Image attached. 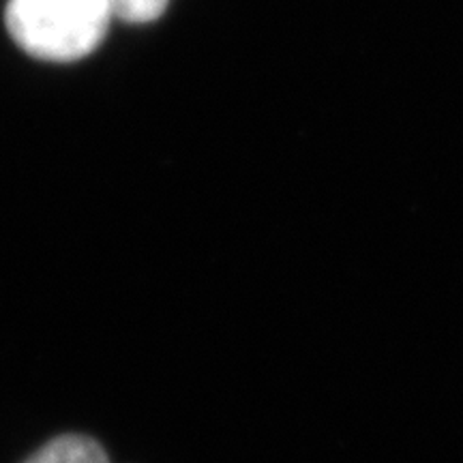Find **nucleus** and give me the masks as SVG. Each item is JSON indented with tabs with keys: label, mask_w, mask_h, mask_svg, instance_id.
Segmentation results:
<instances>
[{
	"label": "nucleus",
	"mask_w": 463,
	"mask_h": 463,
	"mask_svg": "<svg viewBox=\"0 0 463 463\" xmlns=\"http://www.w3.org/2000/svg\"><path fill=\"white\" fill-rule=\"evenodd\" d=\"M112 17L108 0H9L5 22L26 54L73 62L103 42Z\"/></svg>",
	"instance_id": "obj_1"
},
{
	"label": "nucleus",
	"mask_w": 463,
	"mask_h": 463,
	"mask_svg": "<svg viewBox=\"0 0 463 463\" xmlns=\"http://www.w3.org/2000/svg\"><path fill=\"white\" fill-rule=\"evenodd\" d=\"M24 463H109L106 450L86 436H61Z\"/></svg>",
	"instance_id": "obj_2"
},
{
	"label": "nucleus",
	"mask_w": 463,
	"mask_h": 463,
	"mask_svg": "<svg viewBox=\"0 0 463 463\" xmlns=\"http://www.w3.org/2000/svg\"><path fill=\"white\" fill-rule=\"evenodd\" d=\"M170 0H108L114 17L129 24H146L164 15Z\"/></svg>",
	"instance_id": "obj_3"
}]
</instances>
